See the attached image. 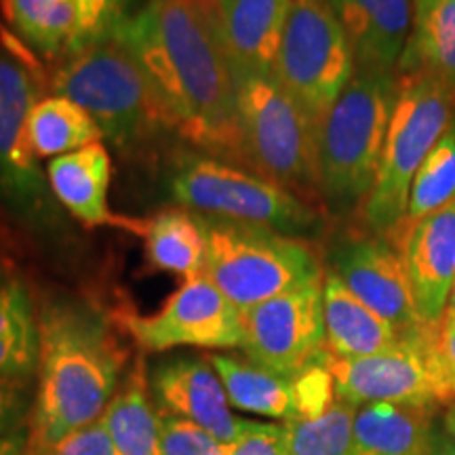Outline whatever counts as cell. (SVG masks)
<instances>
[{"instance_id":"d6a6232c","label":"cell","mask_w":455,"mask_h":455,"mask_svg":"<svg viewBox=\"0 0 455 455\" xmlns=\"http://www.w3.org/2000/svg\"><path fill=\"white\" fill-rule=\"evenodd\" d=\"M38 455H116L104 424L100 419L70 432L53 447Z\"/></svg>"},{"instance_id":"603a6c76","label":"cell","mask_w":455,"mask_h":455,"mask_svg":"<svg viewBox=\"0 0 455 455\" xmlns=\"http://www.w3.org/2000/svg\"><path fill=\"white\" fill-rule=\"evenodd\" d=\"M221 384H224L228 401L241 411L261 415V418L291 419L301 418V403L298 392V379L284 378L268 369L255 365L247 358L230 355L207 356Z\"/></svg>"},{"instance_id":"7c38bea8","label":"cell","mask_w":455,"mask_h":455,"mask_svg":"<svg viewBox=\"0 0 455 455\" xmlns=\"http://www.w3.org/2000/svg\"><path fill=\"white\" fill-rule=\"evenodd\" d=\"M114 321L144 352L243 348L241 310L204 275L186 278L161 310L152 315L123 310Z\"/></svg>"},{"instance_id":"6da1fadb","label":"cell","mask_w":455,"mask_h":455,"mask_svg":"<svg viewBox=\"0 0 455 455\" xmlns=\"http://www.w3.org/2000/svg\"><path fill=\"white\" fill-rule=\"evenodd\" d=\"M116 32L138 55L169 131L241 163L236 83L218 0H148Z\"/></svg>"},{"instance_id":"ab89813d","label":"cell","mask_w":455,"mask_h":455,"mask_svg":"<svg viewBox=\"0 0 455 455\" xmlns=\"http://www.w3.org/2000/svg\"><path fill=\"white\" fill-rule=\"evenodd\" d=\"M441 318H449V321H455V283H453V287H451V293H449L445 312H443Z\"/></svg>"},{"instance_id":"e575fe53","label":"cell","mask_w":455,"mask_h":455,"mask_svg":"<svg viewBox=\"0 0 455 455\" xmlns=\"http://www.w3.org/2000/svg\"><path fill=\"white\" fill-rule=\"evenodd\" d=\"M228 455H287L283 424L251 422Z\"/></svg>"},{"instance_id":"3957f363","label":"cell","mask_w":455,"mask_h":455,"mask_svg":"<svg viewBox=\"0 0 455 455\" xmlns=\"http://www.w3.org/2000/svg\"><path fill=\"white\" fill-rule=\"evenodd\" d=\"M396 72L356 70L318 121V195L335 213L363 207L378 180Z\"/></svg>"},{"instance_id":"b9f144b4","label":"cell","mask_w":455,"mask_h":455,"mask_svg":"<svg viewBox=\"0 0 455 455\" xmlns=\"http://www.w3.org/2000/svg\"><path fill=\"white\" fill-rule=\"evenodd\" d=\"M453 127H455V114H453Z\"/></svg>"},{"instance_id":"ac0fdd59","label":"cell","mask_w":455,"mask_h":455,"mask_svg":"<svg viewBox=\"0 0 455 455\" xmlns=\"http://www.w3.org/2000/svg\"><path fill=\"white\" fill-rule=\"evenodd\" d=\"M405 258L419 321L439 323L455 283V198L413 228Z\"/></svg>"},{"instance_id":"52a82bcc","label":"cell","mask_w":455,"mask_h":455,"mask_svg":"<svg viewBox=\"0 0 455 455\" xmlns=\"http://www.w3.org/2000/svg\"><path fill=\"white\" fill-rule=\"evenodd\" d=\"M455 98L428 74H396V100L378 180L363 204V218L378 236L388 235L407 212L409 190L424 158L451 127Z\"/></svg>"},{"instance_id":"d6986e66","label":"cell","mask_w":455,"mask_h":455,"mask_svg":"<svg viewBox=\"0 0 455 455\" xmlns=\"http://www.w3.org/2000/svg\"><path fill=\"white\" fill-rule=\"evenodd\" d=\"M47 180L55 201L84 226H121L138 232V221L118 218L108 207L112 161L101 141L51 158Z\"/></svg>"},{"instance_id":"ffe728a7","label":"cell","mask_w":455,"mask_h":455,"mask_svg":"<svg viewBox=\"0 0 455 455\" xmlns=\"http://www.w3.org/2000/svg\"><path fill=\"white\" fill-rule=\"evenodd\" d=\"M323 321L325 350L333 358L378 355L403 338L392 323L363 304L333 270L323 276Z\"/></svg>"},{"instance_id":"f1b7e54d","label":"cell","mask_w":455,"mask_h":455,"mask_svg":"<svg viewBox=\"0 0 455 455\" xmlns=\"http://www.w3.org/2000/svg\"><path fill=\"white\" fill-rule=\"evenodd\" d=\"M11 24L43 55H68L78 36V0H4Z\"/></svg>"},{"instance_id":"f546056e","label":"cell","mask_w":455,"mask_h":455,"mask_svg":"<svg viewBox=\"0 0 455 455\" xmlns=\"http://www.w3.org/2000/svg\"><path fill=\"white\" fill-rule=\"evenodd\" d=\"M356 407L335 401L310 418L283 422L287 455H348Z\"/></svg>"},{"instance_id":"cb8c5ba5","label":"cell","mask_w":455,"mask_h":455,"mask_svg":"<svg viewBox=\"0 0 455 455\" xmlns=\"http://www.w3.org/2000/svg\"><path fill=\"white\" fill-rule=\"evenodd\" d=\"M422 72L455 98V0H415L413 26L396 74Z\"/></svg>"},{"instance_id":"484cf974","label":"cell","mask_w":455,"mask_h":455,"mask_svg":"<svg viewBox=\"0 0 455 455\" xmlns=\"http://www.w3.org/2000/svg\"><path fill=\"white\" fill-rule=\"evenodd\" d=\"M41 355L38 312L20 281L0 284V379H28L36 375Z\"/></svg>"},{"instance_id":"f35d334b","label":"cell","mask_w":455,"mask_h":455,"mask_svg":"<svg viewBox=\"0 0 455 455\" xmlns=\"http://www.w3.org/2000/svg\"><path fill=\"white\" fill-rule=\"evenodd\" d=\"M424 455H455V453H453V449L447 445V441L443 439L441 432H436L435 439H432V443H430L428 451H426Z\"/></svg>"},{"instance_id":"e0dca14e","label":"cell","mask_w":455,"mask_h":455,"mask_svg":"<svg viewBox=\"0 0 455 455\" xmlns=\"http://www.w3.org/2000/svg\"><path fill=\"white\" fill-rule=\"evenodd\" d=\"M293 0H230L220 9L221 38L235 81L275 74Z\"/></svg>"},{"instance_id":"30bf717a","label":"cell","mask_w":455,"mask_h":455,"mask_svg":"<svg viewBox=\"0 0 455 455\" xmlns=\"http://www.w3.org/2000/svg\"><path fill=\"white\" fill-rule=\"evenodd\" d=\"M355 53L327 0H293L275 78L318 123L355 76Z\"/></svg>"},{"instance_id":"74e56055","label":"cell","mask_w":455,"mask_h":455,"mask_svg":"<svg viewBox=\"0 0 455 455\" xmlns=\"http://www.w3.org/2000/svg\"><path fill=\"white\" fill-rule=\"evenodd\" d=\"M443 439L447 441V445L453 449L455 453V403L447 407L445 415H443V428H441Z\"/></svg>"},{"instance_id":"2e32d148","label":"cell","mask_w":455,"mask_h":455,"mask_svg":"<svg viewBox=\"0 0 455 455\" xmlns=\"http://www.w3.org/2000/svg\"><path fill=\"white\" fill-rule=\"evenodd\" d=\"M355 53L356 70L396 72L413 26L415 0H327Z\"/></svg>"},{"instance_id":"d590c367","label":"cell","mask_w":455,"mask_h":455,"mask_svg":"<svg viewBox=\"0 0 455 455\" xmlns=\"http://www.w3.org/2000/svg\"><path fill=\"white\" fill-rule=\"evenodd\" d=\"M435 346L436 355H439L443 373H445L449 388H451L455 398V321L441 318V321L436 323Z\"/></svg>"},{"instance_id":"60d3db41","label":"cell","mask_w":455,"mask_h":455,"mask_svg":"<svg viewBox=\"0 0 455 455\" xmlns=\"http://www.w3.org/2000/svg\"><path fill=\"white\" fill-rule=\"evenodd\" d=\"M218 3H220V9H221V7H224V4L230 3V0H218Z\"/></svg>"},{"instance_id":"8d00e7d4","label":"cell","mask_w":455,"mask_h":455,"mask_svg":"<svg viewBox=\"0 0 455 455\" xmlns=\"http://www.w3.org/2000/svg\"><path fill=\"white\" fill-rule=\"evenodd\" d=\"M28 451V432L17 430L11 435L0 436V455H26Z\"/></svg>"},{"instance_id":"d4e9b609","label":"cell","mask_w":455,"mask_h":455,"mask_svg":"<svg viewBox=\"0 0 455 455\" xmlns=\"http://www.w3.org/2000/svg\"><path fill=\"white\" fill-rule=\"evenodd\" d=\"M146 259L152 270L186 278L204 275L207 236L203 218L188 209H167L148 221L144 232Z\"/></svg>"},{"instance_id":"83f0119b","label":"cell","mask_w":455,"mask_h":455,"mask_svg":"<svg viewBox=\"0 0 455 455\" xmlns=\"http://www.w3.org/2000/svg\"><path fill=\"white\" fill-rule=\"evenodd\" d=\"M28 133L38 158H55L104 140L98 124L81 106L61 95L38 100L32 108Z\"/></svg>"},{"instance_id":"7402d4cb","label":"cell","mask_w":455,"mask_h":455,"mask_svg":"<svg viewBox=\"0 0 455 455\" xmlns=\"http://www.w3.org/2000/svg\"><path fill=\"white\" fill-rule=\"evenodd\" d=\"M100 422L116 455H163L161 411L150 395L144 356L135 358Z\"/></svg>"},{"instance_id":"1f68e13d","label":"cell","mask_w":455,"mask_h":455,"mask_svg":"<svg viewBox=\"0 0 455 455\" xmlns=\"http://www.w3.org/2000/svg\"><path fill=\"white\" fill-rule=\"evenodd\" d=\"M127 4L129 0H78V36L74 49L116 30L129 17Z\"/></svg>"},{"instance_id":"277c9868","label":"cell","mask_w":455,"mask_h":455,"mask_svg":"<svg viewBox=\"0 0 455 455\" xmlns=\"http://www.w3.org/2000/svg\"><path fill=\"white\" fill-rule=\"evenodd\" d=\"M51 87L55 95L81 106L104 140L123 152L167 129L146 70L116 30L68 53Z\"/></svg>"},{"instance_id":"ba28073f","label":"cell","mask_w":455,"mask_h":455,"mask_svg":"<svg viewBox=\"0 0 455 455\" xmlns=\"http://www.w3.org/2000/svg\"><path fill=\"white\" fill-rule=\"evenodd\" d=\"M169 190L180 207L204 218L268 228L287 236L308 235L321 226V215L301 196L212 155L181 156Z\"/></svg>"},{"instance_id":"8fae6325","label":"cell","mask_w":455,"mask_h":455,"mask_svg":"<svg viewBox=\"0 0 455 455\" xmlns=\"http://www.w3.org/2000/svg\"><path fill=\"white\" fill-rule=\"evenodd\" d=\"M36 101L30 70L0 51V203L24 224L47 232L64 228V221L28 133Z\"/></svg>"},{"instance_id":"4316f807","label":"cell","mask_w":455,"mask_h":455,"mask_svg":"<svg viewBox=\"0 0 455 455\" xmlns=\"http://www.w3.org/2000/svg\"><path fill=\"white\" fill-rule=\"evenodd\" d=\"M455 198V127L451 123L443 138L424 158L422 167L415 173L411 190H409L407 212L403 220L384 235L403 253L419 221L430 218Z\"/></svg>"},{"instance_id":"4dcf8cb0","label":"cell","mask_w":455,"mask_h":455,"mask_svg":"<svg viewBox=\"0 0 455 455\" xmlns=\"http://www.w3.org/2000/svg\"><path fill=\"white\" fill-rule=\"evenodd\" d=\"M163 455H228V443L215 439L207 430L161 411Z\"/></svg>"},{"instance_id":"7bdbcfd3","label":"cell","mask_w":455,"mask_h":455,"mask_svg":"<svg viewBox=\"0 0 455 455\" xmlns=\"http://www.w3.org/2000/svg\"><path fill=\"white\" fill-rule=\"evenodd\" d=\"M0 284H3V283H0Z\"/></svg>"},{"instance_id":"9c48e42d","label":"cell","mask_w":455,"mask_h":455,"mask_svg":"<svg viewBox=\"0 0 455 455\" xmlns=\"http://www.w3.org/2000/svg\"><path fill=\"white\" fill-rule=\"evenodd\" d=\"M436 323H419L388 350L361 358H325L335 398L350 405L449 407L455 398L435 346Z\"/></svg>"},{"instance_id":"9a60e30c","label":"cell","mask_w":455,"mask_h":455,"mask_svg":"<svg viewBox=\"0 0 455 455\" xmlns=\"http://www.w3.org/2000/svg\"><path fill=\"white\" fill-rule=\"evenodd\" d=\"M333 272L363 304L407 333L418 327L407 258L386 236L355 238L335 253Z\"/></svg>"},{"instance_id":"44dd1931","label":"cell","mask_w":455,"mask_h":455,"mask_svg":"<svg viewBox=\"0 0 455 455\" xmlns=\"http://www.w3.org/2000/svg\"><path fill=\"white\" fill-rule=\"evenodd\" d=\"M435 407L371 403L356 407L348 455H424L435 439Z\"/></svg>"},{"instance_id":"5bb4252c","label":"cell","mask_w":455,"mask_h":455,"mask_svg":"<svg viewBox=\"0 0 455 455\" xmlns=\"http://www.w3.org/2000/svg\"><path fill=\"white\" fill-rule=\"evenodd\" d=\"M148 384L158 411L186 419L228 445L241 439L251 424L232 413L224 384L209 358H164L148 373Z\"/></svg>"},{"instance_id":"8992f818","label":"cell","mask_w":455,"mask_h":455,"mask_svg":"<svg viewBox=\"0 0 455 455\" xmlns=\"http://www.w3.org/2000/svg\"><path fill=\"white\" fill-rule=\"evenodd\" d=\"M201 218L207 236L204 276L241 312L323 278L316 253L299 238L230 220Z\"/></svg>"},{"instance_id":"7a4b0ae2","label":"cell","mask_w":455,"mask_h":455,"mask_svg":"<svg viewBox=\"0 0 455 455\" xmlns=\"http://www.w3.org/2000/svg\"><path fill=\"white\" fill-rule=\"evenodd\" d=\"M41 355L26 455H38L104 413L127 375L129 350L98 308L70 298L38 310Z\"/></svg>"},{"instance_id":"5b68a950","label":"cell","mask_w":455,"mask_h":455,"mask_svg":"<svg viewBox=\"0 0 455 455\" xmlns=\"http://www.w3.org/2000/svg\"><path fill=\"white\" fill-rule=\"evenodd\" d=\"M235 83L241 163L293 195H318V123L275 74Z\"/></svg>"},{"instance_id":"4fadbf2b","label":"cell","mask_w":455,"mask_h":455,"mask_svg":"<svg viewBox=\"0 0 455 455\" xmlns=\"http://www.w3.org/2000/svg\"><path fill=\"white\" fill-rule=\"evenodd\" d=\"M243 352L255 365L298 378L327 358L323 278L241 312Z\"/></svg>"},{"instance_id":"836d02e7","label":"cell","mask_w":455,"mask_h":455,"mask_svg":"<svg viewBox=\"0 0 455 455\" xmlns=\"http://www.w3.org/2000/svg\"><path fill=\"white\" fill-rule=\"evenodd\" d=\"M30 411V382L0 379V436L21 430Z\"/></svg>"}]
</instances>
